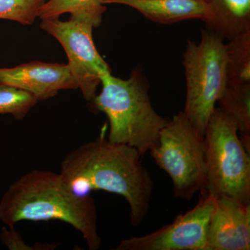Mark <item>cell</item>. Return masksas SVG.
I'll use <instances>...</instances> for the list:
<instances>
[{"mask_svg":"<svg viewBox=\"0 0 250 250\" xmlns=\"http://www.w3.org/2000/svg\"><path fill=\"white\" fill-rule=\"evenodd\" d=\"M142 156L135 148L101 136L68 153L60 174L67 187L78 195L102 190L124 197L129 207L130 221L137 227L147 215L154 189Z\"/></svg>","mask_w":250,"mask_h":250,"instance_id":"cell-1","label":"cell"},{"mask_svg":"<svg viewBox=\"0 0 250 250\" xmlns=\"http://www.w3.org/2000/svg\"><path fill=\"white\" fill-rule=\"evenodd\" d=\"M0 220L9 228L21 221L59 220L80 231L90 250L101 245L93 199L72 191L52 171L33 170L11 184L0 200Z\"/></svg>","mask_w":250,"mask_h":250,"instance_id":"cell-2","label":"cell"},{"mask_svg":"<svg viewBox=\"0 0 250 250\" xmlns=\"http://www.w3.org/2000/svg\"><path fill=\"white\" fill-rule=\"evenodd\" d=\"M101 84V92L90 103L95 111L107 117L108 141L128 145L142 156L155 147L161 130L170 119L153 107L141 69H135L126 80L105 74Z\"/></svg>","mask_w":250,"mask_h":250,"instance_id":"cell-3","label":"cell"},{"mask_svg":"<svg viewBox=\"0 0 250 250\" xmlns=\"http://www.w3.org/2000/svg\"><path fill=\"white\" fill-rule=\"evenodd\" d=\"M183 65L187 82L183 112L205 137L215 104L228 82L227 47L223 38L208 29L202 30L200 42L188 41Z\"/></svg>","mask_w":250,"mask_h":250,"instance_id":"cell-4","label":"cell"},{"mask_svg":"<svg viewBox=\"0 0 250 250\" xmlns=\"http://www.w3.org/2000/svg\"><path fill=\"white\" fill-rule=\"evenodd\" d=\"M232 120L220 108L205 134L207 180L202 195L227 196L250 204V157Z\"/></svg>","mask_w":250,"mask_h":250,"instance_id":"cell-5","label":"cell"},{"mask_svg":"<svg viewBox=\"0 0 250 250\" xmlns=\"http://www.w3.org/2000/svg\"><path fill=\"white\" fill-rule=\"evenodd\" d=\"M149 152L172 179L176 198L190 200L197 192L204 191L207 180L205 137L183 111L170 119L161 130L156 147Z\"/></svg>","mask_w":250,"mask_h":250,"instance_id":"cell-6","label":"cell"},{"mask_svg":"<svg viewBox=\"0 0 250 250\" xmlns=\"http://www.w3.org/2000/svg\"><path fill=\"white\" fill-rule=\"evenodd\" d=\"M41 29L60 42L68 59L72 76L83 98L91 103L105 74L111 73L107 62L99 54L93 39V26L90 23L59 18L42 20Z\"/></svg>","mask_w":250,"mask_h":250,"instance_id":"cell-7","label":"cell"},{"mask_svg":"<svg viewBox=\"0 0 250 250\" xmlns=\"http://www.w3.org/2000/svg\"><path fill=\"white\" fill-rule=\"evenodd\" d=\"M215 197L203 195L195 207L173 223L145 236L123 240L116 250H207V233Z\"/></svg>","mask_w":250,"mask_h":250,"instance_id":"cell-8","label":"cell"},{"mask_svg":"<svg viewBox=\"0 0 250 250\" xmlns=\"http://www.w3.org/2000/svg\"><path fill=\"white\" fill-rule=\"evenodd\" d=\"M0 85L31 93L39 102L53 98L60 90L78 88L67 64L40 62L0 68Z\"/></svg>","mask_w":250,"mask_h":250,"instance_id":"cell-9","label":"cell"},{"mask_svg":"<svg viewBox=\"0 0 250 250\" xmlns=\"http://www.w3.org/2000/svg\"><path fill=\"white\" fill-rule=\"evenodd\" d=\"M250 250V204L233 197L215 198L207 250Z\"/></svg>","mask_w":250,"mask_h":250,"instance_id":"cell-10","label":"cell"},{"mask_svg":"<svg viewBox=\"0 0 250 250\" xmlns=\"http://www.w3.org/2000/svg\"><path fill=\"white\" fill-rule=\"evenodd\" d=\"M103 3L129 6L149 21L161 24L191 19L206 22L211 14L208 0H103Z\"/></svg>","mask_w":250,"mask_h":250,"instance_id":"cell-11","label":"cell"},{"mask_svg":"<svg viewBox=\"0 0 250 250\" xmlns=\"http://www.w3.org/2000/svg\"><path fill=\"white\" fill-rule=\"evenodd\" d=\"M211 14L207 29L223 39L250 31V0H208Z\"/></svg>","mask_w":250,"mask_h":250,"instance_id":"cell-12","label":"cell"},{"mask_svg":"<svg viewBox=\"0 0 250 250\" xmlns=\"http://www.w3.org/2000/svg\"><path fill=\"white\" fill-rule=\"evenodd\" d=\"M218 103L219 108L236 125L240 139L250 149V82H227Z\"/></svg>","mask_w":250,"mask_h":250,"instance_id":"cell-13","label":"cell"},{"mask_svg":"<svg viewBox=\"0 0 250 250\" xmlns=\"http://www.w3.org/2000/svg\"><path fill=\"white\" fill-rule=\"evenodd\" d=\"M106 10L103 0H48L39 9L38 17L42 21L55 19L70 13L71 19L90 23L95 28L101 24Z\"/></svg>","mask_w":250,"mask_h":250,"instance_id":"cell-14","label":"cell"},{"mask_svg":"<svg viewBox=\"0 0 250 250\" xmlns=\"http://www.w3.org/2000/svg\"><path fill=\"white\" fill-rule=\"evenodd\" d=\"M227 82H250V31L226 44Z\"/></svg>","mask_w":250,"mask_h":250,"instance_id":"cell-15","label":"cell"},{"mask_svg":"<svg viewBox=\"0 0 250 250\" xmlns=\"http://www.w3.org/2000/svg\"><path fill=\"white\" fill-rule=\"evenodd\" d=\"M38 103L39 100L31 93L0 85V114H10L21 121Z\"/></svg>","mask_w":250,"mask_h":250,"instance_id":"cell-16","label":"cell"},{"mask_svg":"<svg viewBox=\"0 0 250 250\" xmlns=\"http://www.w3.org/2000/svg\"><path fill=\"white\" fill-rule=\"evenodd\" d=\"M47 0H0V19L30 25Z\"/></svg>","mask_w":250,"mask_h":250,"instance_id":"cell-17","label":"cell"},{"mask_svg":"<svg viewBox=\"0 0 250 250\" xmlns=\"http://www.w3.org/2000/svg\"><path fill=\"white\" fill-rule=\"evenodd\" d=\"M9 228V229L2 228L0 233V239L10 250H52L57 248V245L49 243H36L34 246H27L14 228Z\"/></svg>","mask_w":250,"mask_h":250,"instance_id":"cell-18","label":"cell"}]
</instances>
